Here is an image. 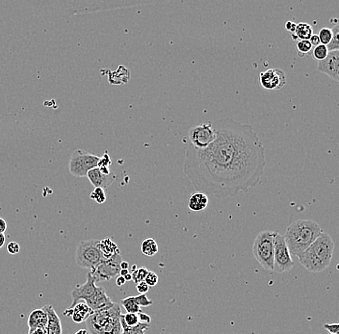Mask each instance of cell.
Returning a JSON list of instances; mask_svg holds the SVG:
<instances>
[{"label":"cell","instance_id":"obj_1","mask_svg":"<svg viewBox=\"0 0 339 334\" xmlns=\"http://www.w3.org/2000/svg\"><path fill=\"white\" fill-rule=\"evenodd\" d=\"M216 137L204 149H186L184 175L198 193L234 197L260 183L266 167L263 143L251 124L231 117L212 121Z\"/></svg>","mask_w":339,"mask_h":334},{"label":"cell","instance_id":"obj_2","mask_svg":"<svg viewBox=\"0 0 339 334\" xmlns=\"http://www.w3.org/2000/svg\"><path fill=\"white\" fill-rule=\"evenodd\" d=\"M333 251L334 242L328 233L322 232L298 258L304 269L312 273H320L330 266Z\"/></svg>","mask_w":339,"mask_h":334},{"label":"cell","instance_id":"obj_3","mask_svg":"<svg viewBox=\"0 0 339 334\" xmlns=\"http://www.w3.org/2000/svg\"><path fill=\"white\" fill-rule=\"evenodd\" d=\"M320 225L312 220H298L288 225L283 236L291 255L299 256L322 233Z\"/></svg>","mask_w":339,"mask_h":334},{"label":"cell","instance_id":"obj_4","mask_svg":"<svg viewBox=\"0 0 339 334\" xmlns=\"http://www.w3.org/2000/svg\"><path fill=\"white\" fill-rule=\"evenodd\" d=\"M121 307L117 303L93 311L86 320L87 330L90 334H121Z\"/></svg>","mask_w":339,"mask_h":334},{"label":"cell","instance_id":"obj_5","mask_svg":"<svg viewBox=\"0 0 339 334\" xmlns=\"http://www.w3.org/2000/svg\"><path fill=\"white\" fill-rule=\"evenodd\" d=\"M98 244L97 240H82L78 243L76 251V263L78 267L94 271L105 260Z\"/></svg>","mask_w":339,"mask_h":334},{"label":"cell","instance_id":"obj_6","mask_svg":"<svg viewBox=\"0 0 339 334\" xmlns=\"http://www.w3.org/2000/svg\"><path fill=\"white\" fill-rule=\"evenodd\" d=\"M276 231L260 232L254 242L253 254L256 261L267 271L274 269V236Z\"/></svg>","mask_w":339,"mask_h":334},{"label":"cell","instance_id":"obj_7","mask_svg":"<svg viewBox=\"0 0 339 334\" xmlns=\"http://www.w3.org/2000/svg\"><path fill=\"white\" fill-rule=\"evenodd\" d=\"M99 158L97 155L89 153L82 149H77L74 151L70 159L69 171L74 177H86L90 170L97 167Z\"/></svg>","mask_w":339,"mask_h":334},{"label":"cell","instance_id":"obj_8","mask_svg":"<svg viewBox=\"0 0 339 334\" xmlns=\"http://www.w3.org/2000/svg\"><path fill=\"white\" fill-rule=\"evenodd\" d=\"M294 267L291 253L283 235L276 231L274 236V269L275 273H285Z\"/></svg>","mask_w":339,"mask_h":334},{"label":"cell","instance_id":"obj_9","mask_svg":"<svg viewBox=\"0 0 339 334\" xmlns=\"http://www.w3.org/2000/svg\"><path fill=\"white\" fill-rule=\"evenodd\" d=\"M216 137L212 126V121L200 123L189 130L190 144L196 149H204L214 141Z\"/></svg>","mask_w":339,"mask_h":334},{"label":"cell","instance_id":"obj_10","mask_svg":"<svg viewBox=\"0 0 339 334\" xmlns=\"http://www.w3.org/2000/svg\"><path fill=\"white\" fill-rule=\"evenodd\" d=\"M122 256L121 252L115 253L112 257L109 259L103 261L94 271H90V273L93 275L96 283L101 282V281H106L109 279L115 278L119 276L120 271H121V263H122Z\"/></svg>","mask_w":339,"mask_h":334},{"label":"cell","instance_id":"obj_11","mask_svg":"<svg viewBox=\"0 0 339 334\" xmlns=\"http://www.w3.org/2000/svg\"><path fill=\"white\" fill-rule=\"evenodd\" d=\"M99 286L96 285L95 279L93 277V275L89 272L87 275V280L84 284L76 286L73 291H72V299L73 303L69 307H73L76 303L83 300L86 304H89L90 300L94 297V294L96 293L97 289Z\"/></svg>","mask_w":339,"mask_h":334},{"label":"cell","instance_id":"obj_12","mask_svg":"<svg viewBox=\"0 0 339 334\" xmlns=\"http://www.w3.org/2000/svg\"><path fill=\"white\" fill-rule=\"evenodd\" d=\"M259 82L267 91H278L285 86L286 76L280 69H269L259 75Z\"/></svg>","mask_w":339,"mask_h":334},{"label":"cell","instance_id":"obj_13","mask_svg":"<svg viewBox=\"0 0 339 334\" xmlns=\"http://www.w3.org/2000/svg\"><path fill=\"white\" fill-rule=\"evenodd\" d=\"M317 70L328 75L334 81H339V50L330 51L328 56L318 62Z\"/></svg>","mask_w":339,"mask_h":334},{"label":"cell","instance_id":"obj_14","mask_svg":"<svg viewBox=\"0 0 339 334\" xmlns=\"http://www.w3.org/2000/svg\"><path fill=\"white\" fill-rule=\"evenodd\" d=\"M92 312L93 310L83 300H80L76 303L74 307L66 308L63 312V314L71 317L76 324H81L83 322H86V320L90 317Z\"/></svg>","mask_w":339,"mask_h":334},{"label":"cell","instance_id":"obj_15","mask_svg":"<svg viewBox=\"0 0 339 334\" xmlns=\"http://www.w3.org/2000/svg\"><path fill=\"white\" fill-rule=\"evenodd\" d=\"M86 177H88L94 188H101L104 190L109 188L116 178L113 173L110 175H104L97 167L90 170Z\"/></svg>","mask_w":339,"mask_h":334},{"label":"cell","instance_id":"obj_16","mask_svg":"<svg viewBox=\"0 0 339 334\" xmlns=\"http://www.w3.org/2000/svg\"><path fill=\"white\" fill-rule=\"evenodd\" d=\"M47 315V325L46 334H63V327L61 319L57 314L52 305H47L42 307Z\"/></svg>","mask_w":339,"mask_h":334},{"label":"cell","instance_id":"obj_17","mask_svg":"<svg viewBox=\"0 0 339 334\" xmlns=\"http://www.w3.org/2000/svg\"><path fill=\"white\" fill-rule=\"evenodd\" d=\"M28 334L32 333L36 329L46 330L47 325V315L43 308L34 309L28 316Z\"/></svg>","mask_w":339,"mask_h":334},{"label":"cell","instance_id":"obj_18","mask_svg":"<svg viewBox=\"0 0 339 334\" xmlns=\"http://www.w3.org/2000/svg\"><path fill=\"white\" fill-rule=\"evenodd\" d=\"M108 75V82L113 85H122L127 83L130 79V72L123 65H120L115 72L106 71Z\"/></svg>","mask_w":339,"mask_h":334},{"label":"cell","instance_id":"obj_19","mask_svg":"<svg viewBox=\"0 0 339 334\" xmlns=\"http://www.w3.org/2000/svg\"><path fill=\"white\" fill-rule=\"evenodd\" d=\"M208 205V195L201 193H196L189 198V208L193 211H201L207 208Z\"/></svg>","mask_w":339,"mask_h":334},{"label":"cell","instance_id":"obj_20","mask_svg":"<svg viewBox=\"0 0 339 334\" xmlns=\"http://www.w3.org/2000/svg\"><path fill=\"white\" fill-rule=\"evenodd\" d=\"M98 246L105 260L109 259L115 253L120 251L117 244L114 243L110 238H104L101 241H99Z\"/></svg>","mask_w":339,"mask_h":334},{"label":"cell","instance_id":"obj_21","mask_svg":"<svg viewBox=\"0 0 339 334\" xmlns=\"http://www.w3.org/2000/svg\"><path fill=\"white\" fill-rule=\"evenodd\" d=\"M313 35L312 27L307 22H300L296 25V29L292 33L293 40H310V38Z\"/></svg>","mask_w":339,"mask_h":334},{"label":"cell","instance_id":"obj_22","mask_svg":"<svg viewBox=\"0 0 339 334\" xmlns=\"http://www.w3.org/2000/svg\"><path fill=\"white\" fill-rule=\"evenodd\" d=\"M141 251L146 256H154L158 252V245L153 238L145 239L142 243Z\"/></svg>","mask_w":339,"mask_h":334},{"label":"cell","instance_id":"obj_23","mask_svg":"<svg viewBox=\"0 0 339 334\" xmlns=\"http://www.w3.org/2000/svg\"><path fill=\"white\" fill-rule=\"evenodd\" d=\"M121 325H122V332L121 334H145L146 330L149 329V325H145V324H138L135 326H128L125 325V323L123 322V318L121 315Z\"/></svg>","mask_w":339,"mask_h":334},{"label":"cell","instance_id":"obj_24","mask_svg":"<svg viewBox=\"0 0 339 334\" xmlns=\"http://www.w3.org/2000/svg\"><path fill=\"white\" fill-rule=\"evenodd\" d=\"M121 305L123 306V308L126 310L127 313H135L138 314L141 312V308L136 303L135 297H128L126 298H123L121 302Z\"/></svg>","mask_w":339,"mask_h":334},{"label":"cell","instance_id":"obj_25","mask_svg":"<svg viewBox=\"0 0 339 334\" xmlns=\"http://www.w3.org/2000/svg\"><path fill=\"white\" fill-rule=\"evenodd\" d=\"M332 37L330 40V44L327 46L329 51H335L339 49V25L336 23L331 29Z\"/></svg>","mask_w":339,"mask_h":334},{"label":"cell","instance_id":"obj_26","mask_svg":"<svg viewBox=\"0 0 339 334\" xmlns=\"http://www.w3.org/2000/svg\"><path fill=\"white\" fill-rule=\"evenodd\" d=\"M329 52H330V51L328 50V48H327L326 46H324V45H319V46L314 47V49H313V51H312V56H313V58H314L316 61L320 62V61L324 60V59L328 56Z\"/></svg>","mask_w":339,"mask_h":334},{"label":"cell","instance_id":"obj_27","mask_svg":"<svg viewBox=\"0 0 339 334\" xmlns=\"http://www.w3.org/2000/svg\"><path fill=\"white\" fill-rule=\"evenodd\" d=\"M318 37H319V40H320L321 45H324V46L327 47L330 44V40H331V37H332L331 29H330V28H322L320 31H319Z\"/></svg>","mask_w":339,"mask_h":334},{"label":"cell","instance_id":"obj_28","mask_svg":"<svg viewBox=\"0 0 339 334\" xmlns=\"http://www.w3.org/2000/svg\"><path fill=\"white\" fill-rule=\"evenodd\" d=\"M148 273H149V270L147 269V268H144V267L137 268L135 271H133L132 273H130L132 276V280L136 284L139 283V282H141V281H144Z\"/></svg>","mask_w":339,"mask_h":334},{"label":"cell","instance_id":"obj_29","mask_svg":"<svg viewBox=\"0 0 339 334\" xmlns=\"http://www.w3.org/2000/svg\"><path fill=\"white\" fill-rule=\"evenodd\" d=\"M297 49H298L299 55L304 56V54H308L309 52H311L312 46L309 40H301V41H298L297 43Z\"/></svg>","mask_w":339,"mask_h":334},{"label":"cell","instance_id":"obj_30","mask_svg":"<svg viewBox=\"0 0 339 334\" xmlns=\"http://www.w3.org/2000/svg\"><path fill=\"white\" fill-rule=\"evenodd\" d=\"M90 198L92 201H94L97 204H104L106 201V195H105V192L104 189L101 188H94V191L92 192V194L90 195Z\"/></svg>","mask_w":339,"mask_h":334},{"label":"cell","instance_id":"obj_31","mask_svg":"<svg viewBox=\"0 0 339 334\" xmlns=\"http://www.w3.org/2000/svg\"><path fill=\"white\" fill-rule=\"evenodd\" d=\"M123 322L125 325L128 326H135L139 324V319H138V314L135 313H126V314H122Z\"/></svg>","mask_w":339,"mask_h":334},{"label":"cell","instance_id":"obj_32","mask_svg":"<svg viewBox=\"0 0 339 334\" xmlns=\"http://www.w3.org/2000/svg\"><path fill=\"white\" fill-rule=\"evenodd\" d=\"M158 280H159L158 276H157L154 272H150V271H149V273L147 274V276H146V278H145V280H144V281L147 283V285H148L149 287H153V286L157 285Z\"/></svg>","mask_w":339,"mask_h":334},{"label":"cell","instance_id":"obj_33","mask_svg":"<svg viewBox=\"0 0 339 334\" xmlns=\"http://www.w3.org/2000/svg\"><path fill=\"white\" fill-rule=\"evenodd\" d=\"M135 299H136V303L138 304V306L140 307H150V306H151L153 304L152 300H151L150 298H148L146 294H143V295H139V296L135 297Z\"/></svg>","mask_w":339,"mask_h":334},{"label":"cell","instance_id":"obj_34","mask_svg":"<svg viewBox=\"0 0 339 334\" xmlns=\"http://www.w3.org/2000/svg\"><path fill=\"white\" fill-rule=\"evenodd\" d=\"M112 162H111V158L109 156V154L107 152H105L103 157L99 158L98 164H97V168L98 169H104V168H109L111 166Z\"/></svg>","mask_w":339,"mask_h":334},{"label":"cell","instance_id":"obj_35","mask_svg":"<svg viewBox=\"0 0 339 334\" xmlns=\"http://www.w3.org/2000/svg\"><path fill=\"white\" fill-rule=\"evenodd\" d=\"M7 251L12 255H16V254L19 253L20 246H19V243L15 241L10 242L9 244L7 245Z\"/></svg>","mask_w":339,"mask_h":334},{"label":"cell","instance_id":"obj_36","mask_svg":"<svg viewBox=\"0 0 339 334\" xmlns=\"http://www.w3.org/2000/svg\"><path fill=\"white\" fill-rule=\"evenodd\" d=\"M138 319H139V323L140 324H145V325H149L151 323V316L144 313V312H139L138 313Z\"/></svg>","mask_w":339,"mask_h":334},{"label":"cell","instance_id":"obj_37","mask_svg":"<svg viewBox=\"0 0 339 334\" xmlns=\"http://www.w3.org/2000/svg\"><path fill=\"white\" fill-rule=\"evenodd\" d=\"M324 328L327 329L330 334H338L339 325L338 323L335 324H325Z\"/></svg>","mask_w":339,"mask_h":334},{"label":"cell","instance_id":"obj_38","mask_svg":"<svg viewBox=\"0 0 339 334\" xmlns=\"http://www.w3.org/2000/svg\"><path fill=\"white\" fill-rule=\"evenodd\" d=\"M136 289H137L139 295H143V294L148 293L150 287L147 285V283L145 281H141V282H139V283L136 284Z\"/></svg>","mask_w":339,"mask_h":334},{"label":"cell","instance_id":"obj_39","mask_svg":"<svg viewBox=\"0 0 339 334\" xmlns=\"http://www.w3.org/2000/svg\"><path fill=\"white\" fill-rule=\"evenodd\" d=\"M309 41H310V43H311V45L312 47H315L321 45L319 37H318V35H316V34H313V35L310 38Z\"/></svg>","mask_w":339,"mask_h":334},{"label":"cell","instance_id":"obj_40","mask_svg":"<svg viewBox=\"0 0 339 334\" xmlns=\"http://www.w3.org/2000/svg\"><path fill=\"white\" fill-rule=\"evenodd\" d=\"M296 23H294V22H292V21H287L286 23H285V29L288 31V32H290V33H294V31H295V29H296Z\"/></svg>","mask_w":339,"mask_h":334},{"label":"cell","instance_id":"obj_41","mask_svg":"<svg viewBox=\"0 0 339 334\" xmlns=\"http://www.w3.org/2000/svg\"><path fill=\"white\" fill-rule=\"evenodd\" d=\"M125 279H124V278L123 277H122V276H117V279H116V285L118 286V287H122L123 285H124L125 284Z\"/></svg>","mask_w":339,"mask_h":334},{"label":"cell","instance_id":"obj_42","mask_svg":"<svg viewBox=\"0 0 339 334\" xmlns=\"http://www.w3.org/2000/svg\"><path fill=\"white\" fill-rule=\"evenodd\" d=\"M6 229H7V223L5 222V220L0 218V234H4Z\"/></svg>","mask_w":339,"mask_h":334},{"label":"cell","instance_id":"obj_43","mask_svg":"<svg viewBox=\"0 0 339 334\" xmlns=\"http://www.w3.org/2000/svg\"><path fill=\"white\" fill-rule=\"evenodd\" d=\"M120 267H121V270H128L129 269V264L126 261H122Z\"/></svg>","mask_w":339,"mask_h":334},{"label":"cell","instance_id":"obj_44","mask_svg":"<svg viewBox=\"0 0 339 334\" xmlns=\"http://www.w3.org/2000/svg\"><path fill=\"white\" fill-rule=\"evenodd\" d=\"M5 234H0V249L3 247V245L5 244Z\"/></svg>","mask_w":339,"mask_h":334},{"label":"cell","instance_id":"obj_45","mask_svg":"<svg viewBox=\"0 0 339 334\" xmlns=\"http://www.w3.org/2000/svg\"><path fill=\"white\" fill-rule=\"evenodd\" d=\"M127 274H129V270H121L119 275L122 276V277H124V276H126Z\"/></svg>","mask_w":339,"mask_h":334},{"label":"cell","instance_id":"obj_46","mask_svg":"<svg viewBox=\"0 0 339 334\" xmlns=\"http://www.w3.org/2000/svg\"><path fill=\"white\" fill-rule=\"evenodd\" d=\"M30 334H46V330H43V329H36L35 331H33L32 333Z\"/></svg>","mask_w":339,"mask_h":334},{"label":"cell","instance_id":"obj_47","mask_svg":"<svg viewBox=\"0 0 339 334\" xmlns=\"http://www.w3.org/2000/svg\"><path fill=\"white\" fill-rule=\"evenodd\" d=\"M75 334H90L87 329H79L78 331H76Z\"/></svg>","mask_w":339,"mask_h":334},{"label":"cell","instance_id":"obj_48","mask_svg":"<svg viewBox=\"0 0 339 334\" xmlns=\"http://www.w3.org/2000/svg\"><path fill=\"white\" fill-rule=\"evenodd\" d=\"M123 278H124V279H125V281H131L132 280L131 274L129 273V274H127L126 276H124Z\"/></svg>","mask_w":339,"mask_h":334},{"label":"cell","instance_id":"obj_49","mask_svg":"<svg viewBox=\"0 0 339 334\" xmlns=\"http://www.w3.org/2000/svg\"><path fill=\"white\" fill-rule=\"evenodd\" d=\"M136 269H137V266H135V265H134V266H132V272H133V271H135Z\"/></svg>","mask_w":339,"mask_h":334}]
</instances>
